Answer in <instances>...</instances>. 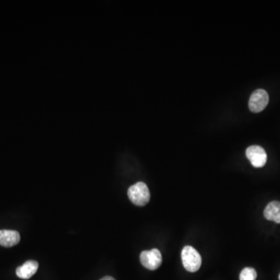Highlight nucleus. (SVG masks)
Wrapping results in <instances>:
<instances>
[{"label": "nucleus", "mask_w": 280, "mask_h": 280, "mask_svg": "<svg viewBox=\"0 0 280 280\" xmlns=\"http://www.w3.org/2000/svg\"><path fill=\"white\" fill-rule=\"evenodd\" d=\"M182 259L184 267L188 272H197L201 267V255L193 247H184L182 251Z\"/></svg>", "instance_id": "obj_2"}, {"label": "nucleus", "mask_w": 280, "mask_h": 280, "mask_svg": "<svg viewBox=\"0 0 280 280\" xmlns=\"http://www.w3.org/2000/svg\"><path fill=\"white\" fill-rule=\"evenodd\" d=\"M269 94L265 90L257 89L251 95L248 102L249 109L254 113H259L266 109L269 103Z\"/></svg>", "instance_id": "obj_4"}, {"label": "nucleus", "mask_w": 280, "mask_h": 280, "mask_svg": "<svg viewBox=\"0 0 280 280\" xmlns=\"http://www.w3.org/2000/svg\"><path fill=\"white\" fill-rule=\"evenodd\" d=\"M278 278H279V280H280V274H279V275H278Z\"/></svg>", "instance_id": "obj_11"}, {"label": "nucleus", "mask_w": 280, "mask_h": 280, "mask_svg": "<svg viewBox=\"0 0 280 280\" xmlns=\"http://www.w3.org/2000/svg\"><path fill=\"white\" fill-rule=\"evenodd\" d=\"M256 278L257 272L253 268H245L240 274V280H255Z\"/></svg>", "instance_id": "obj_9"}, {"label": "nucleus", "mask_w": 280, "mask_h": 280, "mask_svg": "<svg viewBox=\"0 0 280 280\" xmlns=\"http://www.w3.org/2000/svg\"><path fill=\"white\" fill-rule=\"evenodd\" d=\"M101 280H115V278H112L111 276H105L104 278H101Z\"/></svg>", "instance_id": "obj_10"}, {"label": "nucleus", "mask_w": 280, "mask_h": 280, "mask_svg": "<svg viewBox=\"0 0 280 280\" xmlns=\"http://www.w3.org/2000/svg\"><path fill=\"white\" fill-rule=\"evenodd\" d=\"M140 263L149 270H156L162 264V255L157 248L150 251H144L140 254Z\"/></svg>", "instance_id": "obj_3"}, {"label": "nucleus", "mask_w": 280, "mask_h": 280, "mask_svg": "<svg viewBox=\"0 0 280 280\" xmlns=\"http://www.w3.org/2000/svg\"><path fill=\"white\" fill-rule=\"evenodd\" d=\"M246 156L254 167H263L267 161V154L262 146H251L246 149Z\"/></svg>", "instance_id": "obj_5"}, {"label": "nucleus", "mask_w": 280, "mask_h": 280, "mask_svg": "<svg viewBox=\"0 0 280 280\" xmlns=\"http://www.w3.org/2000/svg\"><path fill=\"white\" fill-rule=\"evenodd\" d=\"M20 241V235L16 230H0V245L10 248L17 245Z\"/></svg>", "instance_id": "obj_6"}, {"label": "nucleus", "mask_w": 280, "mask_h": 280, "mask_svg": "<svg viewBox=\"0 0 280 280\" xmlns=\"http://www.w3.org/2000/svg\"><path fill=\"white\" fill-rule=\"evenodd\" d=\"M264 217L268 221L280 224V202L269 203L264 210Z\"/></svg>", "instance_id": "obj_8"}, {"label": "nucleus", "mask_w": 280, "mask_h": 280, "mask_svg": "<svg viewBox=\"0 0 280 280\" xmlns=\"http://www.w3.org/2000/svg\"><path fill=\"white\" fill-rule=\"evenodd\" d=\"M128 196L133 204L138 206H144L149 202L150 192L146 184L138 182L128 188Z\"/></svg>", "instance_id": "obj_1"}, {"label": "nucleus", "mask_w": 280, "mask_h": 280, "mask_svg": "<svg viewBox=\"0 0 280 280\" xmlns=\"http://www.w3.org/2000/svg\"><path fill=\"white\" fill-rule=\"evenodd\" d=\"M37 269H38V263L36 261L30 260L21 266L18 267L16 270V274L19 278L28 279L36 273Z\"/></svg>", "instance_id": "obj_7"}]
</instances>
